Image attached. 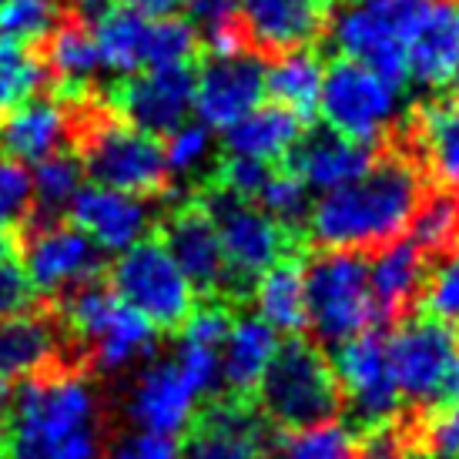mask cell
Masks as SVG:
<instances>
[{"instance_id":"cell-20","label":"cell","mask_w":459,"mask_h":459,"mask_svg":"<svg viewBox=\"0 0 459 459\" xmlns=\"http://www.w3.org/2000/svg\"><path fill=\"white\" fill-rule=\"evenodd\" d=\"M67 215L101 252L121 255L125 248L148 238L154 225V204L144 195L117 192V188H104V185H84Z\"/></svg>"},{"instance_id":"cell-37","label":"cell","mask_w":459,"mask_h":459,"mask_svg":"<svg viewBox=\"0 0 459 459\" xmlns=\"http://www.w3.org/2000/svg\"><path fill=\"white\" fill-rule=\"evenodd\" d=\"M67 17L65 0H4L0 4V38L13 44H40Z\"/></svg>"},{"instance_id":"cell-32","label":"cell","mask_w":459,"mask_h":459,"mask_svg":"<svg viewBox=\"0 0 459 459\" xmlns=\"http://www.w3.org/2000/svg\"><path fill=\"white\" fill-rule=\"evenodd\" d=\"M148 30H152V17L128 7H111L101 21H94L91 34H94L104 71H115L121 77L148 71Z\"/></svg>"},{"instance_id":"cell-39","label":"cell","mask_w":459,"mask_h":459,"mask_svg":"<svg viewBox=\"0 0 459 459\" xmlns=\"http://www.w3.org/2000/svg\"><path fill=\"white\" fill-rule=\"evenodd\" d=\"M255 204L265 212L268 218H275L281 229H289L299 235V225H306L312 198H308V185L292 168L281 171H268V178L262 181V188L255 195Z\"/></svg>"},{"instance_id":"cell-30","label":"cell","mask_w":459,"mask_h":459,"mask_svg":"<svg viewBox=\"0 0 459 459\" xmlns=\"http://www.w3.org/2000/svg\"><path fill=\"white\" fill-rule=\"evenodd\" d=\"M255 308L258 319L268 322L275 332L299 335L308 329L306 312V262L295 255L279 258L255 279Z\"/></svg>"},{"instance_id":"cell-27","label":"cell","mask_w":459,"mask_h":459,"mask_svg":"<svg viewBox=\"0 0 459 459\" xmlns=\"http://www.w3.org/2000/svg\"><path fill=\"white\" fill-rule=\"evenodd\" d=\"M302 134H306L302 117L272 101L252 108L231 128H225L221 148H225L229 158H252V161H262V165H279L292 154V148L299 144Z\"/></svg>"},{"instance_id":"cell-5","label":"cell","mask_w":459,"mask_h":459,"mask_svg":"<svg viewBox=\"0 0 459 459\" xmlns=\"http://www.w3.org/2000/svg\"><path fill=\"white\" fill-rule=\"evenodd\" d=\"M255 393L258 412L265 416V422L279 426L281 433L335 420L342 409V393L332 362L319 345L299 335L279 342V352L268 362Z\"/></svg>"},{"instance_id":"cell-10","label":"cell","mask_w":459,"mask_h":459,"mask_svg":"<svg viewBox=\"0 0 459 459\" xmlns=\"http://www.w3.org/2000/svg\"><path fill=\"white\" fill-rule=\"evenodd\" d=\"M208 218L215 221L218 242L225 252V265H229L231 285L242 295L252 281L275 265L279 258L295 252V235L281 229L275 218H268L255 202L248 198H235V195L221 192L218 185H208L198 198Z\"/></svg>"},{"instance_id":"cell-23","label":"cell","mask_w":459,"mask_h":459,"mask_svg":"<svg viewBox=\"0 0 459 459\" xmlns=\"http://www.w3.org/2000/svg\"><path fill=\"white\" fill-rule=\"evenodd\" d=\"M459 71V0H433L406 30V77L443 88Z\"/></svg>"},{"instance_id":"cell-43","label":"cell","mask_w":459,"mask_h":459,"mask_svg":"<svg viewBox=\"0 0 459 459\" xmlns=\"http://www.w3.org/2000/svg\"><path fill=\"white\" fill-rule=\"evenodd\" d=\"M422 443L436 459H459V395L429 409L422 422Z\"/></svg>"},{"instance_id":"cell-15","label":"cell","mask_w":459,"mask_h":459,"mask_svg":"<svg viewBox=\"0 0 459 459\" xmlns=\"http://www.w3.org/2000/svg\"><path fill=\"white\" fill-rule=\"evenodd\" d=\"M91 98H30L7 111L0 125V148L21 165H38L57 152L74 148L81 117Z\"/></svg>"},{"instance_id":"cell-42","label":"cell","mask_w":459,"mask_h":459,"mask_svg":"<svg viewBox=\"0 0 459 459\" xmlns=\"http://www.w3.org/2000/svg\"><path fill=\"white\" fill-rule=\"evenodd\" d=\"M34 215V185L30 171L13 158H0V235L21 229Z\"/></svg>"},{"instance_id":"cell-17","label":"cell","mask_w":459,"mask_h":459,"mask_svg":"<svg viewBox=\"0 0 459 459\" xmlns=\"http://www.w3.org/2000/svg\"><path fill=\"white\" fill-rule=\"evenodd\" d=\"M161 242L178 262V268L188 275L195 292H204L221 302H235L238 292L231 285L229 265H225V252L218 242L215 221L208 218L202 204H181L161 225Z\"/></svg>"},{"instance_id":"cell-53","label":"cell","mask_w":459,"mask_h":459,"mask_svg":"<svg viewBox=\"0 0 459 459\" xmlns=\"http://www.w3.org/2000/svg\"><path fill=\"white\" fill-rule=\"evenodd\" d=\"M453 395H459V356H456V376H453Z\"/></svg>"},{"instance_id":"cell-51","label":"cell","mask_w":459,"mask_h":459,"mask_svg":"<svg viewBox=\"0 0 459 459\" xmlns=\"http://www.w3.org/2000/svg\"><path fill=\"white\" fill-rule=\"evenodd\" d=\"M406 459H436V456L429 453V449H416V453H409Z\"/></svg>"},{"instance_id":"cell-52","label":"cell","mask_w":459,"mask_h":459,"mask_svg":"<svg viewBox=\"0 0 459 459\" xmlns=\"http://www.w3.org/2000/svg\"><path fill=\"white\" fill-rule=\"evenodd\" d=\"M7 255H11V245H7V238L0 235V258H7Z\"/></svg>"},{"instance_id":"cell-7","label":"cell","mask_w":459,"mask_h":459,"mask_svg":"<svg viewBox=\"0 0 459 459\" xmlns=\"http://www.w3.org/2000/svg\"><path fill=\"white\" fill-rule=\"evenodd\" d=\"M111 289L158 332H175L198 306V292L161 238H141L111 265Z\"/></svg>"},{"instance_id":"cell-26","label":"cell","mask_w":459,"mask_h":459,"mask_svg":"<svg viewBox=\"0 0 459 459\" xmlns=\"http://www.w3.org/2000/svg\"><path fill=\"white\" fill-rule=\"evenodd\" d=\"M426 262L429 258L409 238H395V242L376 248V258L369 262V289L379 322L406 319L409 308L416 306L422 292Z\"/></svg>"},{"instance_id":"cell-25","label":"cell","mask_w":459,"mask_h":459,"mask_svg":"<svg viewBox=\"0 0 459 459\" xmlns=\"http://www.w3.org/2000/svg\"><path fill=\"white\" fill-rule=\"evenodd\" d=\"M379 148L366 141H352L332 128L302 134L289 154V168L308 185V192H332L339 185L356 181L376 161Z\"/></svg>"},{"instance_id":"cell-35","label":"cell","mask_w":459,"mask_h":459,"mask_svg":"<svg viewBox=\"0 0 459 459\" xmlns=\"http://www.w3.org/2000/svg\"><path fill=\"white\" fill-rule=\"evenodd\" d=\"M272 459H359L356 433L339 420L285 429Z\"/></svg>"},{"instance_id":"cell-1","label":"cell","mask_w":459,"mask_h":459,"mask_svg":"<svg viewBox=\"0 0 459 459\" xmlns=\"http://www.w3.org/2000/svg\"><path fill=\"white\" fill-rule=\"evenodd\" d=\"M426 175L416 158L395 144L376 154L356 181L322 192L306 218L308 238L322 252H376L403 238L416 215Z\"/></svg>"},{"instance_id":"cell-9","label":"cell","mask_w":459,"mask_h":459,"mask_svg":"<svg viewBox=\"0 0 459 459\" xmlns=\"http://www.w3.org/2000/svg\"><path fill=\"white\" fill-rule=\"evenodd\" d=\"M385 349L403 403L416 409H436L439 403L453 399L459 332L436 322L433 316H406L385 339Z\"/></svg>"},{"instance_id":"cell-36","label":"cell","mask_w":459,"mask_h":459,"mask_svg":"<svg viewBox=\"0 0 459 459\" xmlns=\"http://www.w3.org/2000/svg\"><path fill=\"white\" fill-rule=\"evenodd\" d=\"M181 4L188 11V24L198 34V44H204L212 57L248 48L235 0H181Z\"/></svg>"},{"instance_id":"cell-38","label":"cell","mask_w":459,"mask_h":459,"mask_svg":"<svg viewBox=\"0 0 459 459\" xmlns=\"http://www.w3.org/2000/svg\"><path fill=\"white\" fill-rule=\"evenodd\" d=\"M44 81L48 71L38 54L24 44L0 38V111H11L17 104L38 98Z\"/></svg>"},{"instance_id":"cell-11","label":"cell","mask_w":459,"mask_h":459,"mask_svg":"<svg viewBox=\"0 0 459 459\" xmlns=\"http://www.w3.org/2000/svg\"><path fill=\"white\" fill-rule=\"evenodd\" d=\"M24 268L27 281L44 299H65L74 289L98 281L104 268V252L91 242L74 221L67 225L61 218L38 221L24 235Z\"/></svg>"},{"instance_id":"cell-49","label":"cell","mask_w":459,"mask_h":459,"mask_svg":"<svg viewBox=\"0 0 459 459\" xmlns=\"http://www.w3.org/2000/svg\"><path fill=\"white\" fill-rule=\"evenodd\" d=\"M115 7H128V11H138L144 17H168L181 7V0H111Z\"/></svg>"},{"instance_id":"cell-41","label":"cell","mask_w":459,"mask_h":459,"mask_svg":"<svg viewBox=\"0 0 459 459\" xmlns=\"http://www.w3.org/2000/svg\"><path fill=\"white\" fill-rule=\"evenodd\" d=\"M161 148H165L168 175H195L198 168L212 161L215 134L212 128H204L202 121H185L171 134H165Z\"/></svg>"},{"instance_id":"cell-24","label":"cell","mask_w":459,"mask_h":459,"mask_svg":"<svg viewBox=\"0 0 459 459\" xmlns=\"http://www.w3.org/2000/svg\"><path fill=\"white\" fill-rule=\"evenodd\" d=\"M403 148L436 188L459 195V98L420 104L409 117Z\"/></svg>"},{"instance_id":"cell-4","label":"cell","mask_w":459,"mask_h":459,"mask_svg":"<svg viewBox=\"0 0 459 459\" xmlns=\"http://www.w3.org/2000/svg\"><path fill=\"white\" fill-rule=\"evenodd\" d=\"M74 152L91 185L152 198L165 192V185L171 181L161 141L125 125L121 117L94 101H88L84 108Z\"/></svg>"},{"instance_id":"cell-34","label":"cell","mask_w":459,"mask_h":459,"mask_svg":"<svg viewBox=\"0 0 459 459\" xmlns=\"http://www.w3.org/2000/svg\"><path fill=\"white\" fill-rule=\"evenodd\" d=\"M84 178L88 175H84V165H81L74 148L38 161L30 185H34V212L40 221H54V218L67 215L77 192L84 188Z\"/></svg>"},{"instance_id":"cell-6","label":"cell","mask_w":459,"mask_h":459,"mask_svg":"<svg viewBox=\"0 0 459 459\" xmlns=\"http://www.w3.org/2000/svg\"><path fill=\"white\" fill-rule=\"evenodd\" d=\"M308 329L325 345H342L369 332L379 316L362 252H322L306 265Z\"/></svg>"},{"instance_id":"cell-45","label":"cell","mask_w":459,"mask_h":459,"mask_svg":"<svg viewBox=\"0 0 459 459\" xmlns=\"http://www.w3.org/2000/svg\"><path fill=\"white\" fill-rule=\"evenodd\" d=\"M268 171L272 168L262 165V161H252V158H221V165H218L215 178L212 185H218L221 192L235 195V198H248V202H255L258 188H262V181L268 178Z\"/></svg>"},{"instance_id":"cell-40","label":"cell","mask_w":459,"mask_h":459,"mask_svg":"<svg viewBox=\"0 0 459 459\" xmlns=\"http://www.w3.org/2000/svg\"><path fill=\"white\" fill-rule=\"evenodd\" d=\"M433 268H426L420 302L426 308V316H433L436 322L459 332V248L433 258Z\"/></svg>"},{"instance_id":"cell-28","label":"cell","mask_w":459,"mask_h":459,"mask_svg":"<svg viewBox=\"0 0 459 459\" xmlns=\"http://www.w3.org/2000/svg\"><path fill=\"white\" fill-rule=\"evenodd\" d=\"M279 352V332L258 316L231 319V329L221 342V385H229L235 395L255 393L268 362Z\"/></svg>"},{"instance_id":"cell-21","label":"cell","mask_w":459,"mask_h":459,"mask_svg":"<svg viewBox=\"0 0 459 459\" xmlns=\"http://www.w3.org/2000/svg\"><path fill=\"white\" fill-rule=\"evenodd\" d=\"M71 342L57 316L21 312L0 322V379H34L44 372L67 366Z\"/></svg>"},{"instance_id":"cell-54","label":"cell","mask_w":459,"mask_h":459,"mask_svg":"<svg viewBox=\"0 0 459 459\" xmlns=\"http://www.w3.org/2000/svg\"><path fill=\"white\" fill-rule=\"evenodd\" d=\"M449 84H456V98H459V71L453 74V81H449Z\"/></svg>"},{"instance_id":"cell-56","label":"cell","mask_w":459,"mask_h":459,"mask_svg":"<svg viewBox=\"0 0 459 459\" xmlns=\"http://www.w3.org/2000/svg\"><path fill=\"white\" fill-rule=\"evenodd\" d=\"M0 4H4V0H0Z\"/></svg>"},{"instance_id":"cell-14","label":"cell","mask_w":459,"mask_h":459,"mask_svg":"<svg viewBox=\"0 0 459 459\" xmlns=\"http://www.w3.org/2000/svg\"><path fill=\"white\" fill-rule=\"evenodd\" d=\"M265 98V61L245 48L208 57L195 74V115L204 128L225 131Z\"/></svg>"},{"instance_id":"cell-55","label":"cell","mask_w":459,"mask_h":459,"mask_svg":"<svg viewBox=\"0 0 459 459\" xmlns=\"http://www.w3.org/2000/svg\"><path fill=\"white\" fill-rule=\"evenodd\" d=\"M0 459H7V449H4V439H0Z\"/></svg>"},{"instance_id":"cell-44","label":"cell","mask_w":459,"mask_h":459,"mask_svg":"<svg viewBox=\"0 0 459 459\" xmlns=\"http://www.w3.org/2000/svg\"><path fill=\"white\" fill-rule=\"evenodd\" d=\"M175 362H178V369L188 376V383L202 393V399L212 395L218 385H221V359H218V349H212V345H198V342L178 339Z\"/></svg>"},{"instance_id":"cell-50","label":"cell","mask_w":459,"mask_h":459,"mask_svg":"<svg viewBox=\"0 0 459 459\" xmlns=\"http://www.w3.org/2000/svg\"><path fill=\"white\" fill-rule=\"evenodd\" d=\"M11 409V385H7V379H0V416Z\"/></svg>"},{"instance_id":"cell-13","label":"cell","mask_w":459,"mask_h":459,"mask_svg":"<svg viewBox=\"0 0 459 459\" xmlns=\"http://www.w3.org/2000/svg\"><path fill=\"white\" fill-rule=\"evenodd\" d=\"M195 108V71L188 67H152L128 74L111 91V115L125 125L165 138L188 121Z\"/></svg>"},{"instance_id":"cell-3","label":"cell","mask_w":459,"mask_h":459,"mask_svg":"<svg viewBox=\"0 0 459 459\" xmlns=\"http://www.w3.org/2000/svg\"><path fill=\"white\" fill-rule=\"evenodd\" d=\"M61 302V325L67 332L71 352H77L81 362L104 376H115L154 359L158 329L125 306L111 285L88 281Z\"/></svg>"},{"instance_id":"cell-46","label":"cell","mask_w":459,"mask_h":459,"mask_svg":"<svg viewBox=\"0 0 459 459\" xmlns=\"http://www.w3.org/2000/svg\"><path fill=\"white\" fill-rule=\"evenodd\" d=\"M104 459H181V446L175 436L134 429V433L121 436Z\"/></svg>"},{"instance_id":"cell-33","label":"cell","mask_w":459,"mask_h":459,"mask_svg":"<svg viewBox=\"0 0 459 459\" xmlns=\"http://www.w3.org/2000/svg\"><path fill=\"white\" fill-rule=\"evenodd\" d=\"M409 242L429 262L459 248V195L446 188H426L409 221Z\"/></svg>"},{"instance_id":"cell-8","label":"cell","mask_w":459,"mask_h":459,"mask_svg":"<svg viewBox=\"0 0 459 459\" xmlns=\"http://www.w3.org/2000/svg\"><path fill=\"white\" fill-rule=\"evenodd\" d=\"M319 111L325 117V128L352 141L379 144V138H389V131L399 125L403 84L359 61L339 57L325 67Z\"/></svg>"},{"instance_id":"cell-31","label":"cell","mask_w":459,"mask_h":459,"mask_svg":"<svg viewBox=\"0 0 459 459\" xmlns=\"http://www.w3.org/2000/svg\"><path fill=\"white\" fill-rule=\"evenodd\" d=\"M322 81H325V65L312 48L281 51L265 65V94L302 121L319 111Z\"/></svg>"},{"instance_id":"cell-12","label":"cell","mask_w":459,"mask_h":459,"mask_svg":"<svg viewBox=\"0 0 459 459\" xmlns=\"http://www.w3.org/2000/svg\"><path fill=\"white\" fill-rule=\"evenodd\" d=\"M332 369L339 379V393H342V399L349 403L359 422L383 426V422L395 420L403 399L395 389L383 332L369 329L356 339H349V342L335 345Z\"/></svg>"},{"instance_id":"cell-22","label":"cell","mask_w":459,"mask_h":459,"mask_svg":"<svg viewBox=\"0 0 459 459\" xmlns=\"http://www.w3.org/2000/svg\"><path fill=\"white\" fill-rule=\"evenodd\" d=\"M332 44L342 57L379 71L389 81H406V34L366 4H349L329 21Z\"/></svg>"},{"instance_id":"cell-48","label":"cell","mask_w":459,"mask_h":459,"mask_svg":"<svg viewBox=\"0 0 459 459\" xmlns=\"http://www.w3.org/2000/svg\"><path fill=\"white\" fill-rule=\"evenodd\" d=\"M359 4H366V7L376 11L379 17L393 21L395 27H403V34H406L409 24H412L433 0H359Z\"/></svg>"},{"instance_id":"cell-16","label":"cell","mask_w":459,"mask_h":459,"mask_svg":"<svg viewBox=\"0 0 459 459\" xmlns=\"http://www.w3.org/2000/svg\"><path fill=\"white\" fill-rule=\"evenodd\" d=\"M198 403L202 393L178 369L175 356L148 359L125 395V412L144 433L178 436L198 416Z\"/></svg>"},{"instance_id":"cell-29","label":"cell","mask_w":459,"mask_h":459,"mask_svg":"<svg viewBox=\"0 0 459 459\" xmlns=\"http://www.w3.org/2000/svg\"><path fill=\"white\" fill-rule=\"evenodd\" d=\"M44 44H48L44 48V71L57 81L61 98H71V101L91 98V84L104 71L91 27L65 17Z\"/></svg>"},{"instance_id":"cell-47","label":"cell","mask_w":459,"mask_h":459,"mask_svg":"<svg viewBox=\"0 0 459 459\" xmlns=\"http://www.w3.org/2000/svg\"><path fill=\"white\" fill-rule=\"evenodd\" d=\"M34 299H38V292L27 281L24 268L11 262V255L0 258V322L27 312V308L34 306Z\"/></svg>"},{"instance_id":"cell-2","label":"cell","mask_w":459,"mask_h":459,"mask_svg":"<svg viewBox=\"0 0 459 459\" xmlns=\"http://www.w3.org/2000/svg\"><path fill=\"white\" fill-rule=\"evenodd\" d=\"M7 412V459H104L101 395L74 366L27 379Z\"/></svg>"},{"instance_id":"cell-19","label":"cell","mask_w":459,"mask_h":459,"mask_svg":"<svg viewBox=\"0 0 459 459\" xmlns=\"http://www.w3.org/2000/svg\"><path fill=\"white\" fill-rule=\"evenodd\" d=\"M192 436L181 446V459H272L265 416L242 395L212 403L192 420Z\"/></svg>"},{"instance_id":"cell-18","label":"cell","mask_w":459,"mask_h":459,"mask_svg":"<svg viewBox=\"0 0 459 459\" xmlns=\"http://www.w3.org/2000/svg\"><path fill=\"white\" fill-rule=\"evenodd\" d=\"M335 0H235L245 44L258 54L312 48L325 38Z\"/></svg>"}]
</instances>
